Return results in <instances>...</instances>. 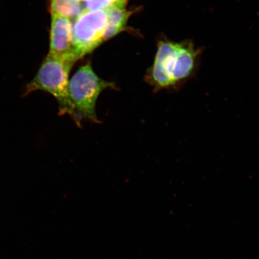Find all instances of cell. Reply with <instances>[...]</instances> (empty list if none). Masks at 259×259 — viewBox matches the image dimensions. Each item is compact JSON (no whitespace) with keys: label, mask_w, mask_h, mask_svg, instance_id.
I'll list each match as a JSON object with an SVG mask.
<instances>
[{"label":"cell","mask_w":259,"mask_h":259,"mask_svg":"<svg viewBox=\"0 0 259 259\" xmlns=\"http://www.w3.org/2000/svg\"><path fill=\"white\" fill-rule=\"evenodd\" d=\"M200 53L189 41H160L149 72V82L155 90L178 89L195 72Z\"/></svg>","instance_id":"obj_1"},{"label":"cell","mask_w":259,"mask_h":259,"mask_svg":"<svg viewBox=\"0 0 259 259\" xmlns=\"http://www.w3.org/2000/svg\"><path fill=\"white\" fill-rule=\"evenodd\" d=\"M77 60L72 56H56L50 54L42 63L36 75L26 87L24 96L44 91L57 100L59 115H72L69 96V74Z\"/></svg>","instance_id":"obj_2"},{"label":"cell","mask_w":259,"mask_h":259,"mask_svg":"<svg viewBox=\"0 0 259 259\" xmlns=\"http://www.w3.org/2000/svg\"><path fill=\"white\" fill-rule=\"evenodd\" d=\"M113 87L112 83L100 79L90 63L80 67L69 82V96L72 107L71 116L77 126L84 120L100 124L96 106L103 90Z\"/></svg>","instance_id":"obj_3"},{"label":"cell","mask_w":259,"mask_h":259,"mask_svg":"<svg viewBox=\"0 0 259 259\" xmlns=\"http://www.w3.org/2000/svg\"><path fill=\"white\" fill-rule=\"evenodd\" d=\"M106 25V11H83L74 20L72 51L77 60L90 53L105 41Z\"/></svg>","instance_id":"obj_4"},{"label":"cell","mask_w":259,"mask_h":259,"mask_svg":"<svg viewBox=\"0 0 259 259\" xmlns=\"http://www.w3.org/2000/svg\"><path fill=\"white\" fill-rule=\"evenodd\" d=\"M72 28L70 19L52 15L49 54L60 57L72 56L76 58L72 51Z\"/></svg>","instance_id":"obj_5"},{"label":"cell","mask_w":259,"mask_h":259,"mask_svg":"<svg viewBox=\"0 0 259 259\" xmlns=\"http://www.w3.org/2000/svg\"><path fill=\"white\" fill-rule=\"evenodd\" d=\"M107 25L104 40L109 39L124 30L131 12L124 7H116L106 10Z\"/></svg>","instance_id":"obj_6"},{"label":"cell","mask_w":259,"mask_h":259,"mask_svg":"<svg viewBox=\"0 0 259 259\" xmlns=\"http://www.w3.org/2000/svg\"><path fill=\"white\" fill-rule=\"evenodd\" d=\"M51 15L75 19L84 11L80 0H50Z\"/></svg>","instance_id":"obj_7"},{"label":"cell","mask_w":259,"mask_h":259,"mask_svg":"<svg viewBox=\"0 0 259 259\" xmlns=\"http://www.w3.org/2000/svg\"><path fill=\"white\" fill-rule=\"evenodd\" d=\"M127 0H86L82 3L84 11H97L116 7H124Z\"/></svg>","instance_id":"obj_8"},{"label":"cell","mask_w":259,"mask_h":259,"mask_svg":"<svg viewBox=\"0 0 259 259\" xmlns=\"http://www.w3.org/2000/svg\"><path fill=\"white\" fill-rule=\"evenodd\" d=\"M80 1H82V2H83V0H80Z\"/></svg>","instance_id":"obj_9"},{"label":"cell","mask_w":259,"mask_h":259,"mask_svg":"<svg viewBox=\"0 0 259 259\" xmlns=\"http://www.w3.org/2000/svg\"><path fill=\"white\" fill-rule=\"evenodd\" d=\"M84 1H86V0H83V2H84Z\"/></svg>","instance_id":"obj_10"}]
</instances>
